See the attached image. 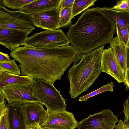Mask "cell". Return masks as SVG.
<instances>
[{"mask_svg": "<svg viewBox=\"0 0 129 129\" xmlns=\"http://www.w3.org/2000/svg\"><path fill=\"white\" fill-rule=\"evenodd\" d=\"M9 55L19 63L21 75L53 84L60 80L72 63L76 64L83 55L72 45L39 49L24 46Z\"/></svg>", "mask_w": 129, "mask_h": 129, "instance_id": "6da1fadb", "label": "cell"}, {"mask_svg": "<svg viewBox=\"0 0 129 129\" xmlns=\"http://www.w3.org/2000/svg\"><path fill=\"white\" fill-rule=\"evenodd\" d=\"M115 32L116 22L96 7L83 11L67 35L71 45L85 54L110 43Z\"/></svg>", "mask_w": 129, "mask_h": 129, "instance_id": "7a4b0ae2", "label": "cell"}, {"mask_svg": "<svg viewBox=\"0 0 129 129\" xmlns=\"http://www.w3.org/2000/svg\"><path fill=\"white\" fill-rule=\"evenodd\" d=\"M104 46L84 54L80 62L74 65L68 72L69 93L74 99L86 91L102 72L101 60Z\"/></svg>", "mask_w": 129, "mask_h": 129, "instance_id": "3957f363", "label": "cell"}, {"mask_svg": "<svg viewBox=\"0 0 129 129\" xmlns=\"http://www.w3.org/2000/svg\"><path fill=\"white\" fill-rule=\"evenodd\" d=\"M70 43L67 35L59 29L46 30L36 33L28 37L22 45L41 49L62 47Z\"/></svg>", "mask_w": 129, "mask_h": 129, "instance_id": "277c9868", "label": "cell"}, {"mask_svg": "<svg viewBox=\"0 0 129 129\" xmlns=\"http://www.w3.org/2000/svg\"><path fill=\"white\" fill-rule=\"evenodd\" d=\"M34 83L42 103L46 107L48 112L65 110V101L53 84L41 79H34Z\"/></svg>", "mask_w": 129, "mask_h": 129, "instance_id": "5b68a950", "label": "cell"}, {"mask_svg": "<svg viewBox=\"0 0 129 129\" xmlns=\"http://www.w3.org/2000/svg\"><path fill=\"white\" fill-rule=\"evenodd\" d=\"M31 15L19 11H13L0 6V27L25 31L29 34L35 29Z\"/></svg>", "mask_w": 129, "mask_h": 129, "instance_id": "8992f818", "label": "cell"}, {"mask_svg": "<svg viewBox=\"0 0 129 129\" xmlns=\"http://www.w3.org/2000/svg\"><path fill=\"white\" fill-rule=\"evenodd\" d=\"M0 90L8 104L13 102L22 104L33 102L42 103L34 82L8 86Z\"/></svg>", "mask_w": 129, "mask_h": 129, "instance_id": "52a82bcc", "label": "cell"}, {"mask_svg": "<svg viewBox=\"0 0 129 129\" xmlns=\"http://www.w3.org/2000/svg\"><path fill=\"white\" fill-rule=\"evenodd\" d=\"M118 120L117 116L108 109L90 114L78 123L79 129H114Z\"/></svg>", "mask_w": 129, "mask_h": 129, "instance_id": "ba28073f", "label": "cell"}, {"mask_svg": "<svg viewBox=\"0 0 129 129\" xmlns=\"http://www.w3.org/2000/svg\"><path fill=\"white\" fill-rule=\"evenodd\" d=\"M78 123L74 114L65 110L48 112L43 122L40 125L43 129H74Z\"/></svg>", "mask_w": 129, "mask_h": 129, "instance_id": "9c48e42d", "label": "cell"}, {"mask_svg": "<svg viewBox=\"0 0 129 129\" xmlns=\"http://www.w3.org/2000/svg\"><path fill=\"white\" fill-rule=\"evenodd\" d=\"M101 63L102 72L110 75L120 83H124V73L110 47L103 50Z\"/></svg>", "mask_w": 129, "mask_h": 129, "instance_id": "30bf717a", "label": "cell"}, {"mask_svg": "<svg viewBox=\"0 0 129 129\" xmlns=\"http://www.w3.org/2000/svg\"><path fill=\"white\" fill-rule=\"evenodd\" d=\"M60 10L58 8L36 13L31 16L34 26L43 29H59Z\"/></svg>", "mask_w": 129, "mask_h": 129, "instance_id": "8fae6325", "label": "cell"}, {"mask_svg": "<svg viewBox=\"0 0 129 129\" xmlns=\"http://www.w3.org/2000/svg\"><path fill=\"white\" fill-rule=\"evenodd\" d=\"M29 34L23 30L0 27V44L12 51L22 45Z\"/></svg>", "mask_w": 129, "mask_h": 129, "instance_id": "7c38bea8", "label": "cell"}, {"mask_svg": "<svg viewBox=\"0 0 129 129\" xmlns=\"http://www.w3.org/2000/svg\"><path fill=\"white\" fill-rule=\"evenodd\" d=\"M22 105L28 127L40 125L48 115V112L42 103L33 102Z\"/></svg>", "mask_w": 129, "mask_h": 129, "instance_id": "4fadbf2b", "label": "cell"}, {"mask_svg": "<svg viewBox=\"0 0 129 129\" xmlns=\"http://www.w3.org/2000/svg\"><path fill=\"white\" fill-rule=\"evenodd\" d=\"M6 106L10 129H27L28 127L22 104L13 102Z\"/></svg>", "mask_w": 129, "mask_h": 129, "instance_id": "5bb4252c", "label": "cell"}, {"mask_svg": "<svg viewBox=\"0 0 129 129\" xmlns=\"http://www.w3.org/2000/svg\"><path fill=\"white\" fill-rule=\"evenodd\" d=\"M61 0H35L18 10L30 15L58 8Z\"/></svg>", "mask_w": 129, "mask_h": 129, "instance_id": "9a60e30c", "label": "cell"}, {"mask_svg": "<svg viewBox=\"0 0 129 129\" xmlns=\"http://www.w3.org/2000/svg\"><path fill=\"white\" fill-rule=\"evenodd\" d=\"M34 79L27 75L20 76L0 71V90L5 87L34 82Z\"/></svg>", "mask_w": 129, "mask_h": 129, "instance_id": "2e32d148", "label": "cell"}, {"mask_svg": "<svg viewBox=\"0 0 129 129\" xmlns=\"http://www.w3.org/2000/svg\"><path fill=\"white\" fill-rule=\"evenodd\" d=\"M109 43L110 47L112 50L116 58L124 73L127 69L126 47L120 41L117 35L116 37L113 38Z\"/></svg>", "mask_w": 129, "mask_h": 129, "instance_id": "e0dca14e", "label": "cell"}, {"mask_svg": "<svg viewBox=\"0 0 129 129\" xmlns=\"http://www.w3.org/2000/svg\"><path fill=\"white\" fill-rule=\"evenodd\" d=\"M101 9L105 14L116 23L129 29V11H118L107 7L101 8Z\"/></svg>", "mask_w": 129, "mask_h": 129, "instance_id": "ac0fdd59", "label": "cell"}, {"mask_svg": "<svg viewBox=\"0 0 129 129\" xmlns=\"http://www.w3.org/2000/svg\"><path fill=\"white\" fill-rule=\"evenodd\" d=\"M96 0H74L72 8V18L86 9L94 5Z\"/></svg>", "mask_w": 129, "mask_h": 129, "instance_id": "d6986e66", "label": "cell"}, {"mask_svg": "<svg viewBox=\"0 0 129 129\" xmlns=\"http://www.w3.org/2000/svg\"><path fill=\"white\" fill-rule=\"evenodd\" d=\"M59 10V28H65L68 26H71L72 25L71 20L72 19V8L66 7Z\"/></svg>", "mask_w": 129, "mask_h": 129, "instance_id": "ffe728a7", "label": "cell"}, {"mask_svg": "<svg viewBox=\"0 0 129 129\" xmlns=\"http://www.w3.org/2000/svg\"><path fill=\"white\" fill-rule=\"evenodd\" d=\"M13 59L4 62L0 63V71L6 72L14 74L19 75L21 71Z\"/></svg>", "mask_w": 129, "mask_h": 129, "instance_id": "44dd1931", "label": "cell"}, {"mask_svg": "<svg viewBox=\"0 0 129 129\" xmlns=\"http://www.w3.org/2000/svg\"><path fill=\"white\" fill-rule=\"evenodd\" d=\"M114 87L113 83L111 81L106 85H103L99 88L88 94L84 96L80 97L78 101H86L88 99L103 92L109 91L111 92L113 91V88Z\"/></svg>", "mask_w": 129, "mask_h": 129, "instance_id": "7402d4cb", "label": "cell"}, {"mask_svg": "<svg viewBox=\"0 0 129 129\" xmlns=\"http://www.w3.org/2000/svg\"><path fill=\"white\" fill-rule=\"evenodd\" d=\"M35 0H3L4 5L13 10L19 9Z\"/></svg>", "mask_w": 129, "mask_h": 129, "instance_id": "603a6c76", "label": "cell"}, {"mask_svg": "<svg viewBox=\"0 0 129 129\" xmlns=\"http://www.w3.org/2000/svg\"><path fill=\"white\" fill-rule=\"evenodd\" d=\"M116 32L120 41L126 47L129 38V29L116 23Z\"/></svg>", "mask_w": 129, "mask_h": 129, "instance_id": "cb8c5ba5", "label": "cell"}, {"mask_svg": "<svg viewBox=\"0 0 129 129\" xmlns=\"http://www.w3.org/2000/svg\"><path fill=\"white\" fill-rule=\"evenodd\" d=\"M111 9L118 11H129V0L118 1Z\"/></svg>", "mask_w": 129, "mask_h": 129, "instance_id": "d4e9b609", "label": "cell"}, {"mask_svg": "<svg viewBox=\"0 0 129 129\" xmlns=\"http://www.w3.org/2000/svg\"><path fill=\"white\" fill-rule=\"evenodd\" d=\"M0 129H10L8 117V108L5 111L0 114Z\"/></svg>", "mask_w": 129, "mask_h": 129, "instance_id": "484cf974", "label": "cell"}, {"mask_svg": "<svg viewBox=\"0 0 129 129\" xmlns=\"http://www.w3.org/2000/svg\"><path fill=\"white\" fill-rule=\"evenodd\" d=\"M123 112L124 115L123 122L129 126V96L123 103Z\"/></svg>", "mask_w": 129, "mask_h": 129, "instance_id": "4316f807", "label": "cell"}, {"mask_svg": "<svg viewBox=\"0 0 129 129\" xmlns=\"http://www.w3.org/2000/svg\"><path fill=\"white\" fill-rule=\"evenodd\" d=\"M74 0H61L58 6L59 9L67 7L72 8Z\"/></svg>", "mask_w": 129, "mask_h": 129, "instance_id": "83f0119b", "label": "cell"}, {"mask_svg": "<svg viewBox=\"0 0 129 129\" xmlns=\"http://www.w3.org/2000/svg\"><path fill=\"white\" fill-rule=\"evenodd\" d=\"M115 128V129H129V127L121 120H120Z\"/></svg>", "mask_w": 129, "mask_h": 129, "instance_id": "f1b7e54d", "label": "cell"}, {"mask_svg": "<svg viewBox=\"0 0 129 129\" xmlns=\"http://www.w3.org/2000/svg\"><path fill=\"white\" fill-rule=\"evenodd\" d=\"M10 60L8 54L0 52V63L7 61Z\"/></svg>", "mask_w": 129, "mask_h": 129, "instance_id": "f546056e", "label": "cell"}, {"mask_svg": "<svg viewBox=\"0 0 129 129\" xmlns=\"http://www.w3.org/2000/svg\"><path fill=\"white\" fill-rule=\"evenodd\" d=\"M124 73V83L129 88V68H128Z\"/></svg>", "mask_w": 129, "mask_h": 129, "instance_id": "4dcf8cb0", "label": "cell"}, {"mask_svg": "<svg viewBox=\"0 0 129 129\" xmlns=\"http://www.w3.org/2000/svg\"><path fill=\"white\" fill-rule=\"evenodd\" d=\"M127 53V68H129V38L126 47Z\"/></svg>", "mask_w": 129, "mask_h": 129, "instance_id": "1f68e13d", "label": "cell"}, {"mask_svg": "<svg viewBox=\"0 0 129 129\" xmlns=\"http://www.w3.org/2000/svg\"><path fill=\"white\" fill-rule=\"evenodd\" d=\"M7 108L5 103L0 104V114L5 111Z\"/></svg>", "mask_w": 129, "mask_h": 129, "instance_id": "d6a6232c", "label": "cell"}, {"mask_svg": "<svg viewBox=\"0 0 129 129\" xmlns=\"http://www.w3.org/2000/svg\"><path fill=\"white\" fill-rule=\"evenodd\" d=\"M5 97L1 90H0V104H6V101H5Z\"/></svg>", "mask_w": 129, "mask_h": 129, "instance_id": "836d02e7", "label": "cell"}, {"mask_svg": "<svg viewBox=\"0 0 129 129\" xmlns=\"http://www.w3.org/2000/svg\"><path fill=\"white\" fill-rule=\"evenodd\" d=\"M32 129H43L39 125H36L31 127Z\"/></svg>", "mask_w": 129, "mask_h": 129, "instance_id": "e575fe53", "label": "cell"}, {"mask_svg": "<svg viewBox=\"0 0 129 129\" xmlns=\"http://www.w3.org/2000/svg\"><path fill=\"white\" fill-rule=\"evenodd\" d=\"M27 129H32V128L31 127H28Z\"/></svg>", "mask_w": 129, "mask_h": 129, "instance_id": "d590c367", "label": "cell"}, {"mask_svg": "<svg viewBox=\"0 0 129 129\" xmlns=\"http://www.w3.org/2000/svg\"><path fill=\"white\" fill-rule=\"evenodd\" d=\"M43 129H51V128H43Z\"/></svg>", "mask_w": 129, "mask_h": 129, "instance_id": "8d00e7d4", "label": "cell"}, {"mask_svg": "<svg viewBox=\"0 0 129 129\" xmlns=\"http://www.w3.org/2000/svg\"></svg>", "mask_w": 129, "mask_h": 129, "instance_id": "74e56055", "label": "cell"}]
</instances>
